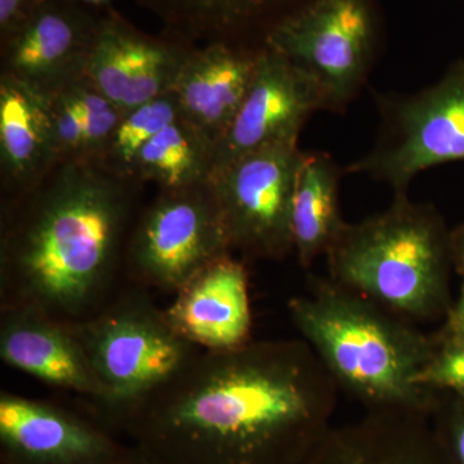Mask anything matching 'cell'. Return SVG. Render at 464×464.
I'll list each match as a JSON object with an SVG mask.
<instances>
[{"label": "cell", "instance_id": "obj_2", "mask_svg": "<svg viewBox=\"0 0 464 464\" xmlns=\"http://www.w3.org/2000/svg\"><path fill=\"white\" fill-rule=\"evenodd\" d=\"M142 186L102 159L74 157L2 199L0 307H33L63 322L99 311L124 266Z\"/></svg>", "mask_w": 464, "mask_h": 464}, {"label": "cell", "instance_id": "obj_10", "mask_svg": "<svg viewBox=\"0 0 464 464\" xmlns=\"http://www.w3.org/2000/svg\"><path fill=\"white\" fill-rule=\"evenodd\" d=\"M125 450L96 417L48 400L0 393L2 464H116Z\"/></svg>", "mask_w": 464, "mask_h": 464}, {"label": "cell", "instance_id": "obj_11", "mask_svg": "<svg viewBox=\"0 0 464 464\" xmlns=\"http://www.w3.org/2000/svg\"><path fill=\"white\" fill-rule=\"evenodd\" d=\"M105 11L45 0L25 26L0 43V74L54 96L85 76Z\"/></svg>", "mask_w": 464, "mask_h": 464}, {"label": "cell", "instance_id": "obj_19", "mask_svg": "<svg viewBox=\"0 0 464 464\" xmlns=\"http://www.w3.org/2000/svg\"><path fill=\"white\" fill-rule=\"evenodd\" d=\"M60 160L51 97L0 74L2 199L32 188Z\"/></svg>", "mask_w": 464, "mask_h": 464}, {"label": "cell", "instance_id": "obj_1", "mask_svg": "<svg viewBox=\"0 0 464 464\" xmlns=\"http://www.w3.org/2000/svg\"><path fill=\"white\" fill-rule=\"evenodd\" d=\"M340 389L304 338L200 351L118 430L161 464H302Z\"/></svg>", "mask_w": 464, "mask_h": 464}, {"label": "cell", "instance_id": "obj_29", "mask_svg": "<svg viewBox=\"0 0 464 464\" xmlns=\"http://www.w3.org/2000/svg\"><path fill=\"white\" fill-rule=\"evenodd\" d=\"M116 464H161L159 463L158 460H155L154 458L150 457L149 454H146L145 451L141 450V449L134 447V445H130L127 447V450L123 454V457L119 459V462Z\"/></svg>", "mask_w": 464, "mask_h": 464}, {"label": "cell", "instance_id": "obj_22", "mask_svg": "<svg viewBox=\"0 0 464 464\" xmlns=\"http://www.w3.org/2000/svg\"><path fill=\"white\" fill-rule=\"evenodd\" d=\"M179 116L172 92L125 112L103 154V163L121 176L134 177V163L141 150Z\"/></svg>", "mask_w": 464, "mask_h": 464}, {"label": "cell", "instance_id": "obj_21", "mask_svg": "<svg viewBox=\"0 0 464 464\" xmlns=\"http://www.w3.org/2000/svg\"><path fill=\"white\" fill-rule=\"evenodd\" d=\"M217 145L179 116L141 150L133 176L157 183L159 190H181L208 182L215 169Z\"/></svg>", "mask_w": 464, "mask_h": 464}, {"label": "cell", "instance_id": "obj_30", "mask_svg": "<svg viewBox=\"0 0 464 464\" xmlns=\"http://www.w3.org/2000/svg\"><path fill=\"white\" fill-rule=\"evenodd\" d=\"M69 2L79 3V5H87V7L100 9V11H108V9L112 8V3L115 0H69Z\"/></svg>", "mask_w": 464, "mask_h": 464}, {"label": "cell", "instance_id": "obj_7", "mask_svg": "<svg viewBox=\"0 0 464 464\" xmlns=\"http://www.w3.org/2000/svg\"><path fill=\"white\" fill-rule=\"evenodd\" d=\"M373 0H307L265 42L316 84L326 111L343 112L364 87L378 53Z\"/></svg>", "mask_w": 464, "mask_h": 464}, {"label": "cell", "instance_id": "obj_25", "mask_svg": "<svg viewBox=\"0 0 464 464\" xmlns=\"http://www.w3.org/2000/svg\"><path fill=\"white\" fill-rule=\"evenodd\" d=\"M51 97L52 121L61 159L79 157L83 141V116L69 88Z\"/></svg>", "mask_w": 464, "mask_h": 464}, {"label": "cell", "instance_id": "obj_27", "mask_svg": "<svg viewBox=\"0 0 464 464\" xmlns=\"http://www.w3.org/2000/svg\"><path fill=\"white\" fill-rule=\"evenodd\" d=\"M451 258L457 266L458 273L462 277L459 298L451 306L447 315L444 334H463L464 333V225L451 231Z\"/></svg>", "mask_w": 464, "mask_h": 464}, {"label": "cell", "instance_id": "obj_17", "mask_svg": "<svg viewBox=\"0 0 464 464\" xmlns=\"http://www.w3.org/2000/svg\"><path fill=\"white\" fill-rule=\"evenodd\" d=\"M429 415L365 411L324 435L302 464H454Z\"/></svg>", "mask_w": 464, "mask_h": 464}, {"label": "cell", "instance_id": "obj_13", "mask_svg": "<svg viewBox=\"0 0 464 464\" xmlns=\"http://www.w3.org/2000/svg\"><path fill=\"white\" fill-rule=\"evenodd\" d=\"M319 111L326 108L316 84L282 54L264 47L248 93L217 146L213 172L266 146L298 142L302 128Z\"/></svg>", "mask_w": 464, "mask_h": 464}, {"label": "cell", "instance_id": "obj_26", "mask_svg": "<svg viewBox=\"0 0 464 464\" xmlns=\"http://www.w3.org/2000/svg\"><path fill=\"white\" fill-rule=\"evenodd\" d=\"M432 417L436 418L433 429L450 459L464 464V400L453 396L447 405L440 400Z\"/></svg>", "mask_w": 464, "mask_h": 464}, {"label": "cell", "instance_id": "obj_4", "mask_svg": "<svg viewBox=\"0 0 464 464\" xmlns=\"http://www.w3.org/2000/svg\"><path fill=\"white\" fill-rule=\"evenodd\" d=\"M329 277L411 323L447 317L451 232L430 204L393 197L383 212L346 224Z\"/></svg>", "mask_w": 464, "mask_h": 464}, {"label": "cell", "instance_id": "obj_15", "mask_svg": "<svg viewBox=\"0 0 464 464\" xmlns=\"http://www.w3.org/2000/svg\"><path fill=\"white\" fill-rule=\"evenodd\" d=\"M170 326L201 351H226L252 341L249 276L234 253L216 259L174 293L164 308Z\"/></svg>", "mask_w": 464, "mask_h": 464}, {"label": "cell", "instance_id": "obj_9", "mask_svg": "<svg viewBox=\"0 0 464 464\" xmlns=\"http://www.w3.org/2000/svg\"><path fill=\"white\" fill-rule=\"evenodd\" d=\"M304 154L298 142L276 143L210 177L232 253L244 261H283L293 253V197Z\"/></svg>", "mask_w": 464, "mask_h": 464}, {"label": "cell", "instance_id": "obj_12", "mask_svg": "<svg viewBox=\"0 0 464 464\" xmlns=\"http://www.w3.org/2000/svg\"><path fill=\"white\" fill-rule=\"evenodd\" d=\"M195 47L163 33L142 32L110 8L85 76L125 114L169 93Z\"/></svg>", "mask_w": 464, "mask_h": 464}, {"label": "cell", "instance_id": "obj_5", "mask_svg": "<svg viewBox=\"0 0 464 464\" xmlns=\"http://www.w3.org/2000/svg\"><path fill=\"white\" fill-rule=\"evenodd\" d=\"M69 323L108 391L97 420L110 430H118L134 406L181 373L201 351L174 331L148 290L137 285L91 316Z\"/></svg>", "mask_w": 464, "mask_h": 464}, {"label": "cell", "instance_id": "obj_24", "mask_svg": "<svg viewBox=\"0 0 464 464\" xmlns=\"http://www.w3.org/2000/svg\"><path fill=\"white\" fill-rule=\"evenodd\" d=\"M436 347L418 377L423 389L464 400V337L438 333Z\"/></svg>", "mask_w": 464, "mask_h": 464}, {"label": "cell", "instance_id": "obj_31", "mask_svg": "<svg viewBox=\"0 0 464 464\" xmlns=\"http://www.w3.org/2000/svg\"><path fill=\"white\" fill-rule=\"evenodd\" d=\"M440 333H441V332H440ZM442 334H444V333H442ZM449 335H460V337H464V333H463V334H449Z\"/></svg>", "mask_w": 464, "mask_h": 464}, {"label": "cell", "instance_id": "obj_16", "mask_svg": "<svg viewBox=\"0 0 464 464\" xmlns=\"http://www.w3.org/2000/svg\"><path fill=\"white\" fill-rule=\"evenodd\" d=\"M262 50L228 43L195 47L170 91L181 118L217 146L248 93Z\"/></svg>", "mask_w": 464, "mask_h": 464}, {"label": "cell", "instance_id": "obj_3", "mask_svg": "<svg viewBox=\"0 0 464 464\" xmlns=\"http://www.w3.org/2000/svg\"><path fill=\"white\" fill-rule=\"evenodd\" d=\"M288 313L341 392L365 411L432 417L440 393L423 389L418 377L435 335L329 276L310 275L306 292L289 299Z\"/></svg>", "mask_w": 464, "mask_h": 464}, {"label": "cell", "instance_id": "obj_28", "mask_svg": "<svg viewBox=\"0 0 464 464\" xmlns=\"http://www.w3.org/2000/svg\"><path fill=\"white\" fill-rule=\"evenodd\" d=\"M44 0H0V43L29 23Z\"/></svg>", "mask_w": 464, "mask_h": 464}, {"label": "cell", "instance_id": "obj_8", "mask_svg": "<svg viewBox=\"0 0 464 464\" xmlns=\"http://www.w3.org/2000/svg\"><path fill=\"white\" fill-rule=\"evenodd\" d=\"M232 253L212 182L160 190L140 212L125 252L134 285L176 293L195 274Z\"/></svg>", "mask_w": 464, "mask_h": 464}, {"label": "cell", "instance_id": "obj_20", "mask_svg": "<svg viewBox=\"0 0 464 464\" xmlns=\"http://www.w3.org/2000/svg\"><path fill=\"white\" fill-rule=\"evenodd\" d=\"M342 174L343 168L326 152H304L292 206L293 252L304 270L328 255L347 224L341 212Z\"/></svg>", "mask_w": 464, "mask_h": 464}, {"label": "cell", "instance_id": "obj_18", "mask_svg": "<svg viewBox=\"0 0 464 464\" xmlns=\"http://www.w3.org/2000/svg\"><path fill=\"white\" fill-rule=\"evenodd\" d=\"M307 0H137L163 34L188 44L228 43L265 47L275 27Z\"/></svg>", "mask_w": 464, "mask_h": 464}, {"label": "cell", "instance_id": "obj_23", "mask_svg": "<svg viewBox=\"0 0 464 464\" xmlns=\"http://www.w3.org/2000/svg\"><path fill=\"white\" fill-rule=\"evenodd\" d=\"M67 88L83 116V141L79 157L102 159L124 112L101 93L87 76Z\"/></svg>", "mask_w": 464, "mask_h": 464}, {"label": "cell", "instance_id": "obj_6", "mask_svg": "<svg viewBox=\"0 0 464 464\" xmlns=\"http://www.w3.org/2000/svg\"><path fill=\"white\" fill-rule=\"evenodd\" d=\"M380 128L373 148L343 168L409 195L418 174L464 160V60L440 81L411 94L375 93Z\"/></svg>", "mask_w": 464, "mask_h": 464}, {"label": "cell", "instance_id": "obj_14", "mask_svg": "<svg viewBox=\"0 0 464 464\" xmlns=\"http://www.w3.org/2000/svg\"><path fill=\"white\" fill-rule=\"evenodd\" d=\"M0 359L48 386L90 400L96 418L108 402V391L70 323L36 308L0 307Z\"/></svg>", "mask_w": 464, "mask_h": 464}]
</instances>
